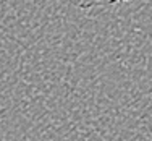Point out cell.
<instances>
[{"instance_id": "obj_1", "label": "cell", "mask_w": 152, "mask_h": 141, "mask_svg": "<svg viewBox=\"0 0 152 141\" xmlns=\"http://www.w3.org/2000/svg\"><path fill=\"white\" fill-rule=\"evenodd\" d=\"M68 2L79 10H94V8H105V7L117 5V3L134 2V0H68Z\"/></svg>"}]
</instances>
